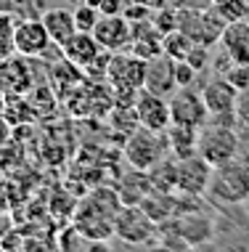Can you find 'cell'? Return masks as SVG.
<instances>
[{
    "mask_svg": "<svg viewBox=\"0 0 249 252\" xmlns=\"http://www.w3.org/2000/svg\"><path fill=\"white\" fill-rule=\"evenodd\" d=\"M199 72L194 69L188 61H175V80H178V88H191L196 83Z\"/></svg>",
    "mask_w": 249,
    "mask_h": 252,
    "instance_id": "32",
    "label": "cell"
},
{
    "mask_svg": "<svg viewBox=\"0 0 249 252\" xmlns=\"http://www.w3.org/2000/svg\"><path fill=\"white\" fill-rule=\"evenodd\" d=\"M194 40L186 35L183 30H175L170 32V35H165L162 37V51H165V56H170L175 61H186L188 59V53L194 51Z\"/></svg>",
    "mask_w": 249,
    "mask_h": 252,
    "instance_id": "25",
    "label": "cell"
},
{
    "mask_svg": "<svg viewBox=\"0 0 249 252\" xmlns=\"http://www.w3.org/2000/svg\"><path fill=\"white\" fill-rule=\"evenodd\" d=\"M22 252H61V250H58V244H56V242H48V239H35V236H27Z\"/></svg>",
    "mask_w": 249,
    "mask_h": 252,
    "instance_id": "36",
    "label": "cell"
},
{
    "mask_svg": "<svg viewBox=\"0 0 249 252\" xmlns=\"http://www.w3.org/2000/svg\"><path fill=\"white\" fill-rule=\"evenodd\" d=\"M220 45L236 64H249V22L247 19L228 22L223 35H220Z\"/></svg>",
    "mask_w": 249,
    "mask_h": 252,
    "instance_id": "18",
    "label": "cell"
},
{
    "mask_svg": "<svg viewBox=\"0 0 249 252\" xmlns=\"http://www.w3.org/2000/svg\"><path fill=\"white\" fill-rule=\"evenodd\" d=\"M223 77H225L231 85H236L241 93L249 91V64H233L231 69L223 74Z\"/></svg>",
    "mask_w": 249,
    "mask_h": 252,
    "instance_id": "31",
    "label": "cell"
},
{
    "mask_svg": "<svg viewBox=\"0 0 249 252\" xmlns=\"http://www.w3.org/2000/svg\"><path fill=\"white\" fill-rule=\"evenodd\" d=\"M170 112H172V122H180V125H194L201 127L210 122V109L204 104V96L201 91H194L191 88H178V91L170 96Z\"/></svg>",
    "mask_w": 249,
    "mask_h": 252,
    "instance_id": "9",
    "label": "cell"
},
{
    "mask_svg": "<svg viewBox=\"0 0 249 252\" xmlns=\"http://www.w3.org/2000/svg\"><path fill=\"white\" fill-rule=\"evenodd\" d=\"M98 19H101V11L93 8V5H87L85 0H83V5H77V8H75L77 32H93V30H96V24H98Z\"/></svg>",
    "mask_w": 249,
    "mask_h": 252,
    "instance_id": "30",
    "label": "cell"
},
{
    "mask_svg": "<svg viewBox=\"0 0 249 252\" xmlns=\"http://www.w3.org/2000/svg\"><path fill=\"white\" fill-rule=\"evenodd\" d=\"M122 16L127 22H140V19H151V5L149 3H140V0H130L125 5Z\"/></svg>",
    "mask_w": 249,
    "mask_h": 252,
    "instance_id": "34",
    "label": "cell"
},
{
    "mask_svg": "<svg viewBox=\"0 0 249 252\" xmlns=\"http://www.w3.org/2000/svg\"><path fill=\"white\" fill-rule=\"evenodd\" d=\"M40 19H43L45 30H48V35L56 45H64L72 35H77L75 11H69V8H58V5L56 8H45Z\"/></svg>",
    "mask_w": 249,
    "mask_h": 252,
    "instance_id": "20",
    "label": "cell"
},
{
    "mask_svg": "<svg viewBox=\"0 0 249 252\" xmlns=\"http://www.w3.org/2000/svg\"><path fill=\"white\" fill-rule=\"evenodd\" d=\"M122 196L114 189L96 186L83 202H77V210L72 215V223L93 242H109L114 236V220L122 210Z\"/></svg>",
    "mask_w": 249,
    "mask_h": 252,
    "instance_id": "1",
    "label": "cell"
},
{
    "mask_svg": "<svg viewBox=\"0 0 249 252\" xmlns=\"http://www.w3.org/2000/svg\"><path fill=\"white\" fill-rule=\"evenodd\" d=\"M0 252H8V250H5V247H0Z\"/></svg>",
    "mask_w": 249,
    "mask_h": 252,
    "instance_id": "40",
    "label": "cell"
},
{
    "mask_svg": "<svg viewBox=\"0 0 249 252\" xmlns=\"http://www.w3.org/2000/svg\"><path fill=\"white\" fill-rule=\"evenodd\" d=\"M210 59H212V56H210V45H194V51L188 53L186 61L201 74V72L207 69V66H210Z\"/></svg>",
    "mask_w": 249,
    "mask_h": 252,
    "instance_id": "33",
    "label": "cell"
},
{
    "mask_svg": "<svg viewBox=\"0 0 249 252\" xmlns=\"http://www.w3.org/2000/svg\"><path fill=\"white\" fill-rule=\"evenodd\" d=\"M207 194L220 204H239L249 199V162L233 159L215 167Z\"/></svg>",
    "mask_w": 249,
    "mask_h": 252,
    "instance_id": "3",
    "label": "cell"
},
{
    "mask_svg": "<svg viewBox=\"0 0 249 252\" xmlns=\"http://www.w3.org/2000/svg\"><path fill=\"white\" fill-rule=\"evenodd\" d=\"M27 98L32 101V106H35L37 117H53V114L58 112V93L53 91V88L48 83H40L35 85L29 93H27Z\"/></svg>",
    "mask_w": 249,
    "mask_h": 252,
    "instance_id": "24",
    "label": "cell"
},
{
    "mask_svg": "<svg viewBox=\"0 0 249 252\" xmlns=\"http://www.w3.org/2000/svg\"><path fill=\"white\" fill-rule=\"evenodd\" d=\"M56 244H58V250H61V252H90L93 239H87L83 231L72 223V226H66V228L58 231Z\"/></svg>",
    "mask_w": 249,
    "mask_h": 252,
    "instance_id": "26",
    "label": "cell"
},
{
    "mask_svg": "<svg viewBox=\"0 0 249 252\" xmlns=\"http://www.w3.org/2000/svg\"><path fill=\"white\" fill-rule=\"evenodd\" d=\"M48 83L53 91L58 93V98H66L72 91H75L77 85H83L85 80H87V74H85V69L83 66H77V64H72L69 59H56V61H48Z\"/></svg>",
    "mask_w": 249,
    "mask_h": 252,
    "instance_id": "16",
    "label": "cell"
},
{
    "mask_svg": "<svg viewBox=\"0 0 249 252\" xmlns=\"http://www.w3.org/2000/svg\"><path fill=\"white\" fill-rule=\"evenodd\" d=\"M204 104L210 109V117H225V114H239V96L241 91L231 85L225 77H212L201 88Z\"/></svg>",
    "mask_w": 249,
    "mask_h": 252,
    "instance_id": "13",
    "label": "cell"
},
{
    "mask_svg": "<svg viewBox=\"0 0 249 252\" xmlns=\"http://www.w3.org/2000/svg\"><path fill=\"white\" fill-rule=\"evenodd\" d=\"M16 53V24H13L11 13L0 11V59Z\"/></svg>",
    "mask_w": 249,
    "mask_h": 252,
    "instance_id": "27",
    "label": "cell"
},
{
    "mask_svg": "<svg viewBox=\"0 0 249 252\" xmlns=\"http://www.w3.org/2000/svg\"><path fill=\"white\" fill-rule=\"evenodd\" d=\"M151 22H154V27H157L162 35H170V32L180 30V11H175V8H170V5H165V8H159V11L151 16Z\"/></svg>",
    "mask_w": 249,
    "mask_h": 252,
    "instance_id": "28",
    "label": "cell"
},
{
    "mask_svg": "<svg viewBox=\"0 0 249 252\" xmlns=\"http://www.w3.org/2000/svg\"><path fill=\"white\" fill-rule=\"evenodd\" d=\"M167 152H170L167 135L165 133H154L143 125L127 135L125 146H122V154H125L127 165H130L133 170H146V173H149L154 165H159Z\"/></svg>",
    "mask_w": 249,
    "mask_h": 252,
    "instance_id": "2",
    "label": "cell"
},
{
    "mask_svg": "<svg viewBox=\"0 0 249 252\" xmlns=\"http://www.w3.org/2000/svg\"><path fill=\"white\" fill-rule=\"evenodd\" d=\"M212 5L218 8V13L225 22H236V19H244L249 13L247 0H212Z\"/></svg>",
    "mask_w": 249,
    "mask_h": 252,
    "instance_id": "29",
    "label": "cell"
},
{
    "mask_svg": "<svg viewBox=\"0 0 249 252\" xmlns=\"http://www.w3.org/2000/svg\"><path fill=\"white\" fill-rule=\"evenodd\" d=\"M239 149H241V141L236 135V127L218 125V122H207V125L199 127V154L212 167L239 159Z\"/></svg>",
    "mask_w": 249,
    "mask_h": 252,
    "instance_id": "4",
    "label": "cell"
},
{
    "mask_svg": "<svg viewBox=\"0 0 249 252\" xmlns=\"http://www.w3.org/2000/svg\"><path fill=\"white\" fill-rule=\"evenodd\" d=\"M146 91L157 93V96L170 98L178 91V80H175V59L170 56H157L146 66Z\"/></svg>",
    "mask_w": 249,
    "mask_h": 252,
    "instance_id": "17",
    "label": "cell"
},
{
    "mask_svg": "<svg viewBox=\"0 0 249 252\" xmlns=\"http://www.w3.org/2000/svg\"><path fill=\"white\" fill-rule=\"evenodd\" d=\"M170 228H172V234L178 236L180 242L188 244V247H201L204 242L212 239L210 218L196 215V213H180L178 218L170 220Z\"/></svg>",
    "mask_w": 249,
    "mask_h": 252,
    "instance_id": "15",
    "label": "cell"
},
{
    "mask_svg": "<svg viewBox=\"0 0 249 252\" xmlns=\"http://www.w3.org/2000/svg\"><path fill=\"white\" fill-rule=\"evenodd\" d=\"M51 35L45 30L43 19H24L16 24V53L27 59H40L51 48Z\"/></svg>",
    "mask_w": 249,
    "mask_h": 252,
    "instance_id": "14",
    "label": "cell"
},
{
    "mask_svg": "<svg viewBox=\"0 0 249 252\" xmlns=\"http://www.w3.org/2000/svg\"><path fill=\"white\" fill-rule=\"evenodd\" d=\"M212 165L201 154L178 159V191L183 196H201L207 194L212 181Z\"/></svg>",
    "mask_w": 249,
    "mask_h": 252,
    "instance_id": "10",
    "label": "cell"
},
{
    "mask_svg": "<svg viewBox=\"0 0 249 252\" xmlns=\"http://www.w3.org/2000/svg\"><path fill=\"white\" fill-rule=\"evenodd\" d=\"M165 135H167V144H170V154L175 159H186V157L199 154V127L172 122Z\"/></svg>",
    "mask_w": 249,
    "mask_h": 252,
    "instance_id": "21",
    "label": "cell"
},
{
    "mask_svg": "<svg viewBox=\"0 0 249 252\" xmlns=\"http://www.w3.org/2000/svg\"><path fill=\"white\" fill-rule=\"evenodd\" d=\"M140 3H149V0H140Z\"/></svg>",
    "mask_w": 249,
    "mask_h": 252,
    "instance_id": "41",
    "label": "cell"
},
{
    "mask_svg": "<svg viewBox=\"0 0 249 252\" xmlns=\"http://www.w3.org/2000/svg\"><path fill=\"white\" fill-rule=\"evenodd\" d=\"M146 66H149L146 59H140L130 51H117V53H111L106 83L114 91H143L146 88Z\"/></svg>",
    "mask_w": 249,
    "mask_h": 252,
    "instance_id": "7",
    "label": "cell"
},
{
    "mask_svg": "<svg viewBox=\"0 0 249 252\" xmlns=\"http://www.w3.org/2000/svg\"><path fill=\"white\" fill-rule=\"evenodd\" d=\"M90 252H111V247H109V244H106V242H93Z\"/></svg>",
    "mask_w": 249,
    "mask_h": 252,
    "instance_id": "39",
    "label": "cell"
},
{
    "mask_svg": "<svg viewBox=\"0 0 249 252\" xmlns=\"http://www.w3.org/2000/svg\"><path fill=\"white\" fill-rule=\"evenodd\" d=\"M87 5H93V8H98L104 16H114V13H122L125 11V0H85Z\"/></svg>",
    "mask_w": 249,
    "mask_h": 252,
    "instance_id": "35",
    "label": "cell"
},
{
    "mask_svg": "<svg viewBox=\"0 0 249 252\" xmlns=\"http://www.w3.org/2000/svg\"><path fill=\"white\" fill-rule=\"evenodd\" d=\"M37 83L32 77L29 59L22 53H11V56L0 59V98L5 96H27Z\"/></svg>",
    "mask_w": 249,
    "mask_h": 252,
    "instance_id": "8",
    "label": "cell"
},
{
    "mask_svg": "<svg viewBox=\"0 0 249 252\" xmlns=\"http://www.w3.org/2000/svg\"><path fill=\"white\" fill-rule=\"evenodd\" d=\"M159 234V223L140 204H122L114 220V236L127 244H154Z\"/></svg>",
    "mask_w": 249,
    "mask_h": 252,
    "instance_id": "5",
    "label": "cell"
},
{
    "mask_svg": "<svg viewBox=\"0 0 249 252\" xmlns=\"http://www.w3.org/2000/svg\"><path fill=\"white\" fill-rule=\"evenodd\" d=\"M140 207L149 213L154 220L159 223V228L167 226V223L172 220V218L180 215L178 210V199H175L172 191H159V189H151V194L146 196L143 202H140Z\"/></svg>",
    "mask_w": 249,
    "mask_h": 252,
    "instance_id": "22",
    "label": "cell"
},
{
    "mask_svg": "<svg viewBox=\"0 0 249 252\" xmlns=\"http://www.w3.org/2000/svg\"><path fill=\"white\" fill-rule=\"evenodd\" d=\"M136 114L138 122L143 127H149L154 133H167V127L172 125V112H170V98L157 96L151 91H140L136 101Z\"/></svg>",
    "mask_w": 249,
    "mask_h": 252,
    "instance_id": "11",
    "label": "cell"
},
{
    "mask_svg": "<svg viewBox=\"0 0 249 252\" xmlns=\"http://www.w3.org/2000/svg\"><path fill=\"white\" fill-rule=\"evenodd\" d=\"M225 19L218 13V8H180V30L196 45H215L225 30Z\"/></svg>",
    "mask_w": 249,
    "mask_h": 252,
    "instance_id": "6",
    "label": "cell"
},
{
    "mask_svg": "<svg viewBox=\"0 0 249 252\" xmlns=\"http://www.w3.org/2000/svg\"><path fill=\"white\" fill-rule=\"evenodd\" d=\"M61 51H64V59H69L72 64H77V66H90L93 61H96L101 56V43L96 40V35L93 32H77V35H72L66 43L61 45Z\"/></svg>",
    "mask_w": 249,
    "mask_h": 252,
    "instance_id": "19",
    "label": "cell"
},
{
    "mask_svg": "<svg viewBox=\"0 0 249 252\" xmlns=\"http://www.w3.org/2000/svg\"><path fill=\"white\" fill-rule=\"evenodd\" d=\"M239 122L249 130V91H244L239 96Z\"/></svg>",
    "mask_w": 249,
    "mask_h": 252,
    "instance_id": "38",
    "label": "cell"
},
{
    "mask_svg": "<svg viewBox=\"0 0 249 252\" xmlns=\"http://www.w3.org/2000/svg\"><path fill=\"white\" fill-rule=\"evenodd\" d=\"M93 35H96V40L101 43L104 51H111V53L127 51L133 43V24L127 22L122 13H114V16H104L101 13Z\"/></svg>",
    "mask_w": 249,
    "mask_h": 252,
    "instance_id": "12",
    "label": "cell"
},
{
    "mask_svg": "<svg viewBox=\"0 0 249 252\" xmlns=\"http://www.w3.org/2000/svg\"><path fill=\"white\" fill-rule=\"evenodd\" d=\"M3 117L8 120L11 127H24V125H35L40 120L32 101L27 96H5L3 98Z\"/></svg>",
    "mask_w": 249,
    "mask_h": 252,
    "instance_id": "23",
    "label": "cell"
},
{
    "mask_svg": "<svg viewBox=\"0 0 249 252\" xmlns=\"http://www.w3.org/2000/svg\"><path fill=\"white\" fill-rule=\"evenodd\" d=\"M11 135H13V127L8 125V120L3 117V98H0V149L11 144Z\"/></svg>",
    "mask_w": 249,
    "mask_h": 252,
    "instance_id": "37",
    "label": "cell"
}]
</instances>
